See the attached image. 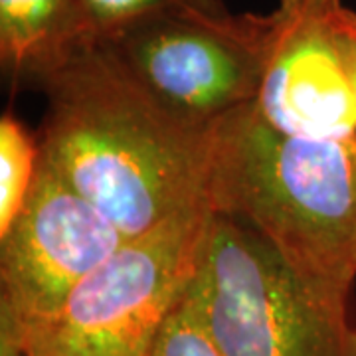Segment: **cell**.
<instances>
[{
    "label": "cell",
    "mask_w": 356,
    "mask_h": 356,
    "mask_svg": "<svg viewBox=\"0 0 356 356\" xmlns=\"http://www.w3.org/2000/svg\"><path fill=\"white\" fill-rule=\"evenodd\" d=\"M40 161L127 238L208 204L216 127L170 111L93 40L42 86Z\"/></svg>",
    "instance_id": "6da1fadb"
},
{
    "label": "cell",
    "mask_w": 356,
    "mask_h": 356,
    "mask_svg": "<svg viewBox=\"0 0 356 356\" xmlns=\"http://www.w3.org/2000/svg\"><path fill=\"white\" fill-rule=\"evenodd\" d=\"M208 206L259 234L318 297L348 307L356 281V139L285 135L248 103L218 123Z\"/></svg>",
    "instance_id": "7a4b0ae2"
},
{
    "label": "cell",
    "mask_w": 356,
    "mask_h": 356,
    "mask_svg": "<svg viewBox=\"0 0 356 356\" xmlns=\"http://www.w3.org/2000/svg\"><path fill=\"white\" fill-rule=\"evenodd\" d=\"M184 297L224 356H356L348 307L311 291L236 218L212 212Z\"/></svg>",
    "instance_id": "3957f363"
},
{
    "label": "cell",
    "mask_w": 356,
    "mask_h": 356,
    "mask_svg": "<svg viewBox=\"0 0 356 356\" xmlns=\"http://www.w3.org/2000/svg\"><path fill=\"white\" fill-rule=\"evenodd\" d=\"M208 204L129 238L65 297L20 327L28 356H147L198 267Z\"/></svg>",
    "instance_id": "277c9868"
},
{
    "label": "cell",
    "mask_w": 356,
    "mask_h": 356,
    "mask_svg": "<svg viewBox=\"0 0 356 356\" xmlns=\"http://www.w3.org/2000/svg\"><path fill=\"white\" fill-rule=\"evenodd\" d=\"M269 13H165L102 38L170 111L214 125L254 103L264 72Z\"/></svg>",
    "instance_id": "5b68a950"
},
{
    "label": "cell",
    "mask_w": 356,
    "mask_h": 356,
    "mask_svg": "<svg viewBox=\"0 0 356 356\" xmlns=\"http://www.w3.org/2000/svg\"><path fill=\"white\" fill-rule=\"evenodd\" d=\"M127 240L95 204L40 161L20 212L0 234V307L20 327L46 318Z\"/></svg>",
    "instance_id": "8992f818"
},
{
    "label": "cell",
    "mask_w": 356,
    "mask_h": 356,
    "mask_svg": "<svg viewBox=\"0 0 356 356\" xmlns=\"http://www.w3.org/2000/svg\"><path fill=\"white\" fill-rule=\"evenodd\" d=\"M343 0H280L269 13L255 113L285 135L356 139V107L337 34Z\"/></svg>",
    "instance_id": "52a82bcc"
},
{
    "label": "cell",
    "mask_w": 356,
    "mask_h": 356,
    "mask_svg": "<svg viewBox=\"0 0 356 356\" xmlns=\"http://www.w3.org/2000/svg\"><path fill=\"white\" fill-rule=\"evenodd\" d=\"M89 42L81 0H0V62L14 81L44 86Z\"/></svg>",
    "instance_id": "ba28073f"
},
{
    "label": "cell",
    "mask_w": 356,
    "mask_h": 356,
    "mask_svg": "<svg viewBox=\"0 0 356 356\" xmlns=\"http://www.w3.org/2000/svg\"><path fill=\"white\" fill-rule=\"evenodd\" d=\"M40 166V140L14 117L0 119V234L20 212Z\"/></svg>",
    "instance_id": "9c48e42d"
},
{
    "label": "cell",
    "mask_w": 356,
    "mask_h": 356,
    "mask_svg": "<svg viewBox=\"0 0 356 356\" xmlns=\"http://www.w3.org/2000/svg\"><path fill=\"white\" fill-rule=\"evenodd\" d=\"M93 40L107 38L137 20L165 13L228 14L224 0H81Z\"/></svg>",
    "instance_id": "30bf717a"
},
{
    "label": "cell",
    "mask_w": 356,
    "mask_h": 356,
    "mask_svg": "<svg viewBox=\"0 0 356 356\" xmlns=\"http://www.w3.org/2000/svg\"><path fill=\"white\" fill-rule=\"evenodd\" d=\"M147 356H224V353L204 329L191 301L182 297L165 321Z\"/></svg>",
    "instance_id": "8fae6325"
},
{
    "label": "cell",
    "mask_w": 356,
    "mask_h": 356,
    "mask_svg": "<svg viewBox=\"0 0 356 356\" xmlns=\"http://www.w3.org/2000/svg\"><path fill=\"white\" fill-rule=\"evenodd\" d=\"M337 34H339V44H341L356 107V13L344 4H341L337 13Z\"/></svg>",
    "instance_id": "7c38bea8"
},
{
    "label": "cell",
    "mask_w": 356,
    "mask_h": 356,
    "mask_svg": "<svg viewBox=\"0 0 356 356\" xmlns=\"http://www.w3.org/2000/svg\"><path fill=\"white\" fill-rule=\"evenodd\" d=\"M0 356H28L16 318L0 307Z\"/></svg>",
    "instance_id": "4fadbf2b"
}]
</instances>
